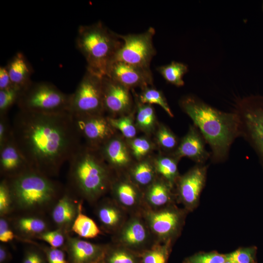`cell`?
Segmentation results:
<instances>
[{
    "instance_id": "42",
    "label": "cell",
    "mask_w": 263,
    "mask_h": 263,
    "mask_svg": "<svg viewBox=\"0 0 263 263\" xmlns=\"http://www.w3.org/2000/svg\"><path fill=\"white\" fill-rule=\"evenodd\" d=\"M12 137L11 124L7 115H0V148H2Z\"/></svg>"
},
{
    "instance_id": "3",
    "label": "cell",
    "mask_w": 263,
    "mask_h": 263,
    "mask_svg": "<svg viewBox=\"0 0 263 263\" xmlns=\"http://www.w3.org/2000/svg\"><path fill=\"white\" fill-rule=\"evenodd\" d=\"M69 162L72 190L84 199L94 201L110 187L109 167L98 150L82 145Z\"/></svg>"
},
{
    "instance_id": "47",
    "label": "cell",
    "mask_w": 263,
    "mask_h": 263,
    "mask_svg": "<svg viewBox=\"0 0 263 263\" xmlns=\"http://www.w3.org/2000/svg\"><path fill=\"white\" fill-rule=\"evenodd\" d=\"M11 257L8 248L3 244L0 245V263H7Z\"/></svg>"
},
{
    "instance_id": "13",
    "label": "cell",
    "mask_w": 263,
    "mask_h": 263,
    "mask_svg": "<svg viewBox=\"0 0 263 263\" xmlns=\"http://www.w3.org/2000/svg\"><path fill=\"white\" fill-rule=\"evenodd\" d=\"M145 218L149 228L162 240H169L177 230L181 222L179 213L170 208L149 210L146 212Z\"/></svg>"
},
{
    "instance_id": "46",
    "label": "cell",
    "mask_w": 263,
    "mask_h": 263,
    "mask_svg": "<svg viewBox=\"0 0 263 263\" xmlns=\"http://www.w3.org/2000/svg\"><path fill=\"white\" fill-rule=\"evenodd\" d=\"M14 87L5 66L0 68V90Z\"/></svg>"
},
{
    "instance_id": "31",
    "label": "cell",
    "mask_w": 263,
    "mask_h": 263,
    "mask_svg": "<svg viewBox=\"0 0 263 263\" xmlns=\"http://www.w3.org/2000/svg\"><path fill=\"white\" fill-rule=\"evenodd\" d=\"M136 125L142 131L149 133L153 130L156 116L154 110L151 105L137 102Z\"/></svg>"
},
{
    "instance_id": "25",
    "label": "cell",
    "mask_w": 263,
    "mask_h": 263,
    "mask_svg": "<svg viewBox=\"0 0 263 263\" xmlns=\"http://www.w3.org/2000/svg\"><path fill=\"white\" fill-rule=\"evenodd\" d=\"M102 226L108 230L117 229L122 224L123 215L119 207L111 202L101 204L96 211Z\"/></svg>"
},
{
    "instance_id": "8",
    "label": "cell",
    "mask_w": 263,
    "mask_h": 263,
    "mask_svg": "<svg viewBox=\"0 0 263 263\" xmlns=\"http://www.w3.org/2000/svg\"><path fill=\"white\" fill-rule=\"evenodd\" d=\"M102 78L86 70L71 95L69 113L74 117L103 114Z\"/></svg>"
},
{
    "instance_id": "9",
    "label": "cell",
    "mask_w": 263,
    "mask_h": 263,
    "mask_svg": "<svg viewBox=\"0 0 263 263\" xmlns=\"http://www.w3.org/2000/svg\"><path fill=\"white\" fill-rule=\"evenodd\" d=\"M155 31L149 27L139 34L119 35L122 44L117 52L113 61H121L145 69L150 70L152 58L156 54L153 44Z\"/></svg>"
},
{
    "instance_id": "36",
    "label": "cell",
    "mask_w": 263,
    "mask_h": 263,
    "mask_svg": "<svg viewBox=\"0 0 263 263\" xmlns=\"http://www.w3.org/2000/svg\"><path fill=\"white\" fill-rule=\"evenodd\" d=\"M66 233L60 229L48 230L40 235L37 238L48 243L51 247L59 248L66 243Z\"/></svg>"
},
{
    "instance_id": "33",
    "label": "cell",
    "mask_w": 263,
    "mask_h": 263,
    "mask_svg": "<svg viewBox=\"0 0 263 263\" xmlns=\"http://www.w3.org/2000/svg\"><path fill=\"white\" fill-rule=\"evenodd\" d=\"M21 92L14 87L0 90V115H7L9 109L17 103Z\"/></svg>"
},
{
    "instance_id": "45",
    "label": "cell",
    "mask_w": 263,
    "mask_h": 263,
    "mask_svg": "<svg viewBox=\"0 0 263 263\" xmlns=\"http://www.w3.org/2000/svg\"><path fill=\"white\" fill-rule=\"evenodd\" d=\"M46 255L35 248H29L25 252L22 263H47Z\"/></svg>"
},
{
    "instance_id": "10",
    "label": "cell",
    "mask_w": 263,
    "mask_h": 263,
    "mask_svg": "<svg viewBox=\"0 0 263 263\" xmlns=\"http://www.w3.org/2000/svg\"><path fill=\"white\" fill-rule=\"evenodd\" d=\"M81 137L87 146L96 150L113 136V128L103 114L74 117Z\"/></svg>"
},
{
    "instance_id": "27",
    "label": "cell",
    "mask_w": 263,
    "mask_h": 263,
    "mask_svg": "<svg viewBox=\"0 0 263 263\" xmlns=\"http://www.w3.org/2000/svg\"><path fill=\"white\" fill-rule=\"evenodd\" d=\"M156 70L167 82L181 87L184 85L183 78L188 72V66L182 62L173 61L157 67Z\"/></svg>"
},
{
    "instance_id": "1",
    "label": "cell",
    "mask_w": 263,
    "mask_h": 263,
    "mask_svg": "<svg viewBox=\"0 0 263 263\" xmlns=\"http://www.w3.org/2000/svg\"><path fill=\"white\" fill-rule=\"evenodd\" d=\"M12 137L31 169L58 174L82 145L69 113H41L19 110L11 123Z\"/></svg>"
},
{
    "instance_id": "2",
    "label": "cell",
    "mask_w": 263,
    "mask_h": 263,
    "mask_svg": "<svg viewBox=\"0 0 263 263\" xmlns=\"http://www.w3.org/2000/svg\"><path fill=\"white\" fill-rule=\"evenodd\" d=\"M179 103L210 146L213 162L225 161L231 145L240 136L237 114L219 111L192 95L184 97Z\"/></svg>"
},
{
    "instance_id": "34",
    "label": "cell",
    "mask_w": 263,
    "mask_h": 263,
    "mask_svg": "<svg viewBox=\"0 0 263 263\" xmlns=\"http://www.w3.org/2000/svg\"><path fill=\"white\" fill-rule=\"evenodd\" d=\"M157 140L159 145L168 151L176 150L178 145L175 135L167 127L161 125L156 134Z\"/></svg>"
},
{
    "instance_id": "26",
    "label": "cell",
    "mask_w": 263,
    "mask_h": 263,
    "mask_svg": "<svg viewBox=\"0 0 263 263\" xmlns=\"http://www.w3.org/2000/svg\"><path fill=\"white\" fill-rule=\"evenodd\" d=\"M71 231L79 237L91 239L97 237L101 233L96 223L82 212V203H78V211L73 224Z\"/></svg>"
},
{
    "instance_id": "30",
    "label": "cell",
    "mask_w": 263,
    "mask_h": 263,
    "mask_svg": "<svg viewBox=\"0 0 263 263\" xmlns=\"http://www.w3.org/2000/svg\"><path fill=\"white\" fill-rule=\"evenodd\" d=\"M142 91L138 97V102L144 104H156L160 106L170 117L173 114L168 105L167 100L162 92L153 88L146 86L142 89Z\"/></svg>"
},
{
    "instance_id": "43",
    "label": "cell",
    "mask_w": 263,
    "mask_h": 263,
    "mask_svg": "<svg viewBox=\"0 0 263 263\" xmlns=\"http://www.w3.org/2000/svg\"><path fill=\"white\" fill-rule=\"evenodd\" d=\"M48 263H68L65 253L59 248L47 247L44 249Z\"/></svg>"
},
{
    "instance_id": "5",
    "label": "cell",
    "mask_w": 263,
    "mask_h": 263,
    "mask_svg": "<svg viewBox=\"0 0 263 263\" xmlns=\"http://www.w3.org/2000/svg\"><path fill=\"white\" fill-rule=\"evenodd\" d=\"M122 44L119 34L101 21L78 27L76 46L86 60L87 71L100 77L107 75Z\"/></svg>"
},
{
    "instance_id": "44",
    "label": "cell",
    "mask_w": 263,
    "mask_h": 263,
    "mask_svg": "<svg viewBox=\"0 0 263 263\" xmlns=\"http://www.w3.org/2000/svg\"><path fill=\"white\" fill-rule=\"evenodd\" d=\"M107 260L109 263H135L132 255L121 249H118L111 253Z\"/></svg>"
},
{
    "instance_id": "15",
    "label": "cell",
    "mask_w": 263,
    "mask_h": 263,
    "mask_svg": "<svg viewBox=\"0 0 263 263\" xmlns=\"http://www.w3.org/2000/svg\"><path fill=\"white\" fill-rule=\"evenodd\" d=\"M205 141L195 126H191L174 152L177 159L189 158L202 165L211 156L205 148Z\"/></svg>"
},
{
    "instance_id": "17",
    "label": "cell",
    "mask_w": 263,
    "mask_h": 263,
    "mask_svg": "<svg viewBox=\"0 0 263 263\" xmlns=\"http://www.w3.org/2000/svg\"><path fill=\"white\" fill-rule=\"evenodd\" d=\"M78 211V204H76L70 193L64 192L52 207V219L54 223L67 233L71 230L73 224Z\"/></svg>"
},
{
    "instance_id": "38",
    "label": "cell",
    "mask_w": 263,
    "mask_h": 263,
    "mask_svg": "<svg viewBox=\"0 0 263 263\" xmlns=\"http://www.w3.org/2000/svg\"><path fill=\"white\" fill-rule=\"evenodd\" d=\"M130 148L134 156L137 159H140L150 151L152 148L150 142L144 137L133 138L131 141Z\"/></svg>"
},
{
    "instance_id": "16",
    "label": "cell",
    "mask_w": 263,
    "mask_h": 263,
    "mask_svg": "<svg viewBox=\"0 0 263 263\" xmlns=\"http://www.w3.org/2000/svg\"><path fill=\"white\" fill-rule=\"evenodd\" d=\"M31 169L12 137L0 148V174L3 179L18 176Z\"/></svg>"
},
{
    "instance_id": "32",
    "label": "cell",
    "mask_w": 263,
    "mask_h": 263,
    "mask_svg": "<svg viewBox=\"0 0 263 263\" xmlns=\"http://www.w3.org/2000/svg\"><path fill=\"white\" fill-rule=\"evenodd\" d=\"M111 126L119 130L127 138L132 139L136 134V127L131 115L123 116L119 118L107 117Z\"/></svg>"
},
{
    "instance_id": "39",
    "label": "cell",
    "mask_w": 263,
    "mask_h": 263,
    "mask_svg": "<svg viewBox=\"0 0 263 263\" xmlns=\"http://www.w3.org/2000/svg\"><path fill=\"white\" fill-rule=\"evenodd\" d=\"M227 261L226 255L215 252L201 253L188 259L187 263H224Z\"/></svg>"
},
{
    "instance_id": "35",
    "label": "cell",
    "mask_w": 263,
    "mask_h": 263,
    "mask_svg": "<svg viewBox=\"0 0 263 263\" xmlns=\"http://www.w3.org/2000/svg\"><path fill=\"white\" fill-rule=\"evenodd\" d=\"M14 208L12 196L6 179H3L0 183V215L6 216Z\"/></svg>"
},
{
    "instance_id": "40",
    "label": "cell",
    "mask_w": 263,
    "mask_h": 263,
    "mask_svg": "<svg viewBox=\"0 0 263 263\" xmlns=\"http://www.w3.org/2000/svg\"><path fill=\"white\" fill-rule=\"evenodd\" d=\"M167 249V244L154 247L146 253L143 263H166Z\"/></svg>"
},
{
    "instance_id": "28",
    "label": "cell",
    "mask_w": 263,
    "mask_h": 263,
    "mask_svg": "<svg viewBox=\"0 0 263 263\" xmlns=\"http://www.w3.org/2000/svg\"><path fill=\"white\" fill-rule=\"evenodd\" d=\"M178 160L174 156L161 157L154 164L156 171L171 186L178 177Z\"/></svg>"
},
{
    "instance_id": "14",
    "label": "cell",
    "mask_w": 263,
    "mask_h": 263,
    "mask_svg": "<svg viewBox=\"0 0 263 263\" xmlns=\"http://www.w3.org/2000/svg\"><path fill=\"white\" fill-rule=\"evenodd\" d=\"M206 173L207 167L200 164L179 179L178 194L187 207H193L197 202L205 183Z\"/></svg>"
},
{
    "instance_id": "21",
    "label": "cell",
    "mask_w": 263,
    "mask_h": 263,
    "mask_svg": "<svg viewBox=\"0 0 263 263\" xmlns=\"http://www.w3.org/2000/svg\"><path fill=\"white\" fill-rule=\"evenodd\" d=\"M108 165L115 168L127 166L130 162L128 149L124 142L113 136L98 150Z\"/></svg>"
},
{
    "instance_id": "20",
    "label": "cell",
    "mask_w": 263,
    "mask_h": 263,
    "mask_svg": "<svg viewBox=\"0 0 263 263\" xmlns=\"http://www.w3.org/2000/svg\"><path fill=\"white\" fill-rule=\"evenodd\" d=\"M13 86L21 91L32 82L33 69L21 52L17 53L5 66Z\"/></svg>"
},
{
    "instance_id": "24",
    "label": "cell",
    "mask_w": 263,
    "mask_h": 263,
    "mask_svg": "<svg viewBox=\"0 0 263 263\" xmlns=\"http://www.w3.org/2000/svg\"><path fill=\"white\" fill-rule=\"evenodd\" d=\"M171 186L167 181H154L149 186L146 193L147 204L156 209L167 205L171 198Z\"/></svg>"
},
{
    "instance_id": "12",
    "label": "cell",
    "mask_w": 263,
    "mask_h": 263,
    "mask_svg": "<svg viewBox=\"0 0 263 263\" xmlns=\"http://www.w3.org/2000/svg\"><path fill=\"white\" fill-rule=\"evenodd\" d=\"M102 87L104 112L113 117L130 112L132 100L130 89L107 76L102 78Z\"/></svg>"
},
{
    "instance_id": "22",
    "label": "cell",
    "mask_w": 263,
    "mask_h": 263,
    "mask_svg": "<svg viewBox=\"0 0 263 263\" xmlns=\"http://www.w3.org/2000/svg\"><path fill=\"white\" fill-rule=\"evenodd\" d=\"M13 226V229L19 234L29 238H37L40 235L49 230L48 223L44 218L32 214L17 217L14 221Z\"/></svg>"
},
{
    "instance_id": "29",
    "label": "cell",
    "mask_w": 263,
    "mask_h": 263,
    "mask_svg": "<svg viewBox=\"0 0 263 263\" xmlns=\"http://www.w3.org/2000/svg\"><path fill=\"white\" fill-rule=\"evenodd\" d=\"M155 167L148 161H143L134 166L131 171L134 182L140 186H149L154 181Z\"/></svg>"
},
{
    "instance_id": "4",
    "label": "cell",
    "mask_w": 263,
    "mask_h": 263,
    "mask_svg": "<svg viewBox=\"0 0 263 263\" xmlns=\"http://www.w3.org/2000/svg\"><path fill=\"white\" fill-rule=\"evenodd\" d=\"M5 179L11 192L14 208L22 212H44L53 207L62 194L59 184L32 169Z\"/></svg>"
},
{
    "instance_id": "18",
    "label": "cell",
    "mask_w": 263,
    "mask_h": 263,
    "mask_svg": "<svg viewBox=\"0 0 263 263\" xmlns=\"http://www.w3.org/2000/svg\"><path fill=\"white\" fill-rule=\"evenodd\" d=\"M70 263H92L102 254V247L85 240L67 237L65 243Z\"/></svg>"
},
{
    "instance_id": "7",
    "label": "cell",
    "mask_w": 263,
    "mask_h": 263,
    "mask_svg": "<svg viewBox=\"0 0 263 263\" xmlns=\"http://www.w3.org/2000/svg\"><path fill=\"white\" fill-rule=\"evenodd\" d=\"M234 112L239 120L240 136L249 144L263 164V96L238 100Z\"/></svg>"
},
{
    "instance_id": "11",
    "label": "cell",
    "mask_w": 263,
    "mask_h": 263,
    "mask_svg": "<svg viewBox=\"0 0 263 263\" xmlns=\"http://www.w3.org/2000/svg\"><path fill=\"white\" fill-rule=\"evenodd\" d=\"M106 76L130 90L138 87L142 89L153 83L150 70L121 61L113 62Z\"/></svg>"
},
{
    "instance_id": "23",
    "label": "cell",
    "mask_w": 263,
    "mask_h": 263,
    "mask_svg": "<svg viewBox=\"0 0 263 263\" xmlns=\"http://www.w3.org/2000/svg\"><path fill=\"white\" fill-rule=\"evenodd\" d=\"M112 189L116 201L124 207H134L140 202L139 191L131 182L127 180L118 181L113 185Z\"/></svg>"
},
{
    "instance_id": "19",
    "label": "cell",
    "mask_w": 263,
    "mask_h": 263,
    "mask_svg": "<svg viewBox=\"0 0 263 263\" xmlns=\"http://www.w3.org/2000/svg\"><path fill=\"white\" fill-rule=\"evenodd\" d=\"M149 228L143 221L136 217L131 218L121 228L118 241L130 247H138L146 243L149 239Z\"/></svg>"
},
{
    "instance_id": "49",
    "label": "cell",
    "mask_w": 263,
    "mask_h": 263,
    "mask_svg": "<svg viewBox=\"0 0 263 263\" xmlns=\"http://www.w3.org/2000/svg\"><path fill=\"white\" fill-rule=\"evenodd\" d=\"M96 263V262H93V263Z\"/></svg>"
},
{
    "instance_id": "48",
    "label": "cell",
    "mask_w": 263,
    "mask_h": 263,
    "mask_svg": "<svg viewBox=\"0 0 263 263\" xmlns=\"http://www.w3.org/2000/svg\"><path fill=\"white\" fill-rule=\"evenodd\" d=\"M224 263H231V262H229V261H227H227H225Z\"/></svg>"
},
{
    "instance_id": "6",
    "label": "cell",
    "mask_w": 263,
    "mask_h": 263,
    "mask_svg": "<svg viewBox=\"0 0 263 263\" xmlns=\"http://www.w3.org/2000/svg\"><path fill=\"white\" fill-rule=\"evenodd\" d=\"M70 94L47 82H32L20 93L17 105L20 111L41 113H69Z\"/></svg>"
},
{
    "instance_id": "37",
    "label": "cell",
    "mask_w": 263,
    "mask_h": 263,
    "mask_svg": "<svg viewBox=\"0 0 263 263\" xmlns=\"http://www.w3.org/2000/svg\"><path fill=\"white\" fill-rule=\"evenodd\" d=\"M255 249L248 247L239 249L226 256L232 263H255Z\"/></svg>"
},
{
    "instance_id": "41",
    "label": "cell",
    "mask_w": 263,
    "mask_h": 263,
    "mask_svg": "<svg viewBox=\"0 0 263 263\" xmlns=\"http://www.w3.org/2000/svg\"><path fill=\"white\" fill-rule=\"evenodd\" d=\"M16 236L6 216L0 218V241L6 243L13 241Z\"/></svg>"
}]
</instances>
